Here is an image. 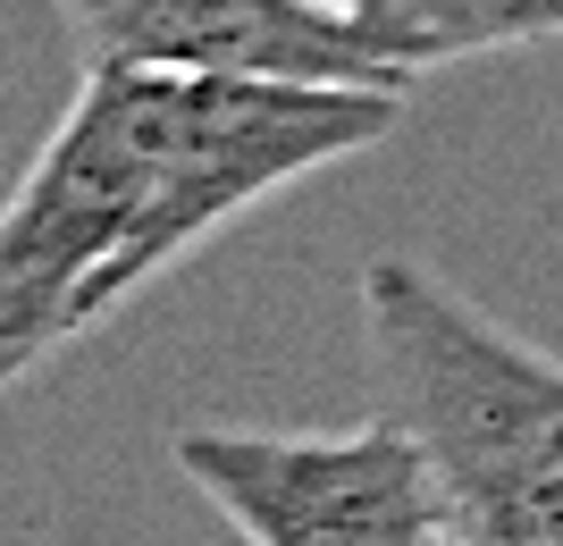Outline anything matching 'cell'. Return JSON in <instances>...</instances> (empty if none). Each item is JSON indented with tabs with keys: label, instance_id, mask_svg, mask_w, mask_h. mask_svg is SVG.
<instances>
[{
	"label": "cell",
	"instance_id": "obj_1",
	"mask_svg": "<svg viewBox=\"0 0 563 546\" xmlns=\"http://www.w3.org/2000/svg\"><path fill=\"white\" fill-rule=\"evenodd\" d=\"M362 345L378 412L438 471L454 546H563V361L404 253L362 261Z\"/></svg>",
	"mask_w": 563,
	"mask_h": 546
},
{
	"label": "cell",
	"instance_id": "obj_2",
	"mask_svg": "<svg viewBox=\"0 0 563 546\" xmlns=\"http://www.w3.org/2000/svg\"><path fill=\"white\" fill-rule=\"evenodd\" d=\"M177 119V76L85 68L76 101L0 202V395L93 328V286L135 236Z\"/></svg>",
	"mask_w": 563,
	"mask_h": 546
},
{
	"label": "cell",
	"instance_id": "obj_3",
	"mask_svg": "<svg viewBox=\"0 0 563 546\" xmlns=\"http://www.w3.org/2000/svg\"><path fill=\"white\" fill-rule=\"evenodd\" d=\"M404 85H303V76H177V119L152 177L135 236L93 286V328L118 320L143 286L186 269L228 219L261 211L269 193L303 186L311 168H336L353 152L396 135Z\"/></svg>",
	"mask_w": 563,
	"mask_h": 546
},
{
	"label": "cell",
	"instance_id": "obj_4",
	"mask_svg": "<svg viewBox=\"0 0 563 546\" xmlns=\"http://www.w3.org/2000/svg\"><path fill=\"white\" fill-rule=\"evenodd\" d=\"M168 463L244 546H454L438 471L387 412L353 428L194 421Z\"/></svg>",
	"mask_w": 563,
	"mask_h": 546
},
{
	"label": "cell",
	"instance_id": "obj_5",
	"mask_svg": "<svg viewBox=\"0 0 563 546\" xmlns=\"http://www.w3.org/2000/svg\"><path fill=\"white\" fill-rule=\"evenodd\" d=\"M85 68L161 76H303V85H404L336 0H59Z\"/></svg>",
	"mask_w": 563,
	"mask_h": 546
},
{
	"label": "cell",
	"instance_id": "obj_6",
	"mask_svg": "<svg viewBox=\"0 0 563 546\" xmlns=\"http://www.w3.org/2000/svg\"><path fill=\"white\" fill-rule=\"evenodd\" d=\"M336 9L412 85L429 68H454V59L563 43V0H336Z\"/></svg>",
	"mask_w": 563,
	"mask_h": 546
}]
</instances>
